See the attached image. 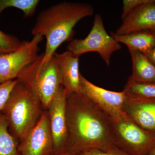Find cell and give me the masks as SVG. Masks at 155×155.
I'll return each mask as SVG.
<instances>
[{
  "label": "cell",
  "instance_id": "6da1fadb",
  "mask_svg": "<svg viewBox=\"0 0 155 155\" xmlns=\"http://www.w3.org/2000/svg\"><path fill=\"white\" fill-rule=\"evenodd\" d=\"M68 141L66 153L80 155L90 150L116 147L112 119L82 94H67Z\"/></svg>",
  "mask_w": 155,
  "mask_h": 155
},
{
  "label": "cell",
  "instance_id": "7a4b0ae2",
  "mask_svg": "<svg viewBox=\"0 0 155 155\" xmlns=\"http://www.w3.org/2000/svg\"><path fill=\"white\" fill-rule=\"evenodd\" d=\"M94 12L93 7L89 4L72 2H63L41 11L31 34L33 36H45L46 39L42 63L49 61L57 49L71 38L78 22L92 16Z\"/></svg>",
  "mask_w": 155,
  "mask_h": 155
},
{
  "label": "cell",
  "instance_id": "3957f363",
  "mask_svg": "<svg viewBox=\"0 0 155 155\" xmlns=\"http://www.w3.org/2000/svg\"><path fill=\"white\" fill-rule=\"evenodd\" d=\"M45 110L38 97L18 81L2 113L9 131L19 143L36 125Z\"/></svg>",
  "mask_w": 155,
  "mask_h": 155
},
{
  "label": "cell",
  "instance_id": "277c9868",
  "mask_svg": "<svg viewBox=\"0 0 155 155\" xmlns=\"http://www.w3.org/2000/svg\"><path fill=\"white\" fill-rule=\"evenodd\" d=\"M43 54L24 68L17 79L30 89L40 101L45 110L61 86V77L54 56L47 63L42 62Z\"/></svg>",
  "mask_w": 155,
  "mask_h": 155
},
{
  "label": "cell",
  "instance_id": "5b68a950",
  "mask_svg": "<svg viewBox=\"0 0 155 155\" xmlns=\"http://www.w3.org/2000/svg\"><path fill=\"white\" fill-rule=\"evenodd\" d=\"M115 145L128 155H146L155 146V134L142 128L124 113L112 119Z\"/></svg>",
  "mask_w": 155,
  "mask_h": 155
},
{
  "label": "cell",
  "instance_id": "8992f818",
  "mask_svg": "<svg viewBox=\"0 0 155 155\" xmlns=\"http://www.w3.org/2000/svg\"><path fill=\"white\" fill-rule=\"evenodd\" d=\"M67 50L80 57L85 53L97 52L107 66L110 64L111 58L115 52L121 49V46L106 31L101 16L96 14L93 24L88 35L84 39L73 40L67 45Z\"/></svg>",
  "mask_w": 155,
  "mask_h": 155
},
{
  "label": "cell",
  "instance_id": "52a82bcc",
  "mask_svg": "<svg viewBox=\"0 0 155 155\" xmlns=\"http://www.w3.org/2000/svg\"><path fill=\"white\" fill-rule=\"evenodd\" d=\"M43 38L40 35H34L18 49L0 56V84L17 79L21 71L36 60Z\"/></svg>",
  "mask_w": 155,
  "mask_h": 155
},
{
  "label": "cell",
  "instance_id": "ba28073f",
  "mask_svg": "<svg viewBox=\"0 0 155 155\" xmlns=\"http://www.w3.org/2000/svg\"><path fill=\"white\" fill-rule=\"evenodd\" d=\"M66 102L67 93L61 85L47 110L54 142V155L67 152L68 129Z\"/></svg>",
  "mask_w": 155,
  "mask_h": 155
},
{
  "label": "cell",
  "instance_id": "9c48e42d",
  "mask_svg": "<svg viewBox=\"0 0 155 155\" xmlns=\"http://www.w3.org/2000/svg\"><path fill=\"white\" fill-rule=\"evenodd\" d=\"M81 94L91 101L112 119L121 116L127 96L124 91H111L95 85L80 76Z\"/></svg>",
  "mask_w": 155,
  "mask_h": 155
},
{
  "label": "cell",
  "instance_id": "30bf717a",
  "mask_svg": "<svg viewBox=\"0 0 155 155\" xmlns=\"http://www.w3.org/2000/svg\"><path fill=\"white\" fill-rule=\"evenodd\" d=\"M22 155H54V142L47 110H45L34 127L19 143Z\"/></svg>",
  "mask_w": 155,
  "mask_h": 155
},
{
  "label": "cell",
  "instance_id": "8fae6325",
  "mask_svg": "<svg viewBox=\"0 0 155 155\" xmlns=\"http://www.w3.org/2000/svg\"><path fill=\"white\" fill-rule=\"evenodd\" d=\"M122 19V24L114 32L117 35L155 30V0L138 6Z\"/></svg>",
  "mask_w": 155,
  "mask_h": 155
},
{
  "label": "cell",
  "instance_id": "7c38bea8",
  "mask_svg": "<svg viewBox=\"0 0 155 155\" xmlns=\"http://www.w3.org/2000/svg\"><path fill=\"white\" fill-rule=\"evenodd\" d=\"M122 111L137 125L155 134V98L127 97Z\"/></svg>",
  "mask_w": 155,
  "mask_h": 155
},
{
  "label": "cell",
  "instance_id": "4fadbf2b",
  "mask_svg": "<svg viewBox=\"0 0 155 155\" xmlns=\"http://www.w3.org/2000/svg\"><path fill=\"white\" fill-rule=\"evenodd\" d=\"M61 77V85L67 94H81L79 72V57L69 51L54 54Z\"/></svg>",
  "mask_w": 155,
  "mask_h": 155
},
{
  "label": "cell",
  "instance_id": "5bb4252c",
  "mask_svg": "<svg viewBox=\"0 0 155 155\" xmlns=\"http://www.w3.org/2000/svg\"><path fill=\"white\" fill-rule=\"evenodd\" d=\"M132 62V74L128 80L135 82H155V66L143 53L129 49Z\"/></svg>",
  "mask_w": 155,
  "mask_h": 155
},
{
  "label": "cell",
  "instance_id": "9a60e30c",
  "mask_svg": "<svg viewBox=\"0 0 155 155\" xmlns=\"http://www.w3.org/2000/svg\"><path fill=\"white\" fill-rule=\"evenodd\" d=\"M110 35L119 43L126 45L128 50H136L143 54L155 47V31H139L121 35L111 32Z\"/></svg>",
  "mask_w": 155,
  "mask_h": 155
},
{
  "label": "cell",
  "instance_id": "2e32d148",
  "mask_svg": "<svg viewBox=\"0 0 155 155\" xmlns=\"http://www.w3.org/2000/svg\"><path fill=\"white\" fill-rule=\"evenodd\" d=\"M19 142L9 131L8 122L0 113V155H22Z\"/></svg>",
  "mask_w": 155,
  "mask_h": 155
},
{
  "label": "cell",
  "instance_id": "e0dca14e",
  "mask_svg": "<svg viewBox=\"0 0 155 155\" xmlns=\"http://www.w3.org/2000/svg\"><path fill=\"white\" fill-rule=\"evenodd\" d=\"M123 91L128 97L155 98V82L143 83L128 79Z\"/></svg>",
  "mask_w": 155,
  "mask_h": 155
},
{
  "label": "cell",
  "instance_id": "ac0fdd59",
  "mask_svg": "<svg viewBox=\"0 0 155 155\" xmlns=\"http://www.w3.org/2000/svg\"><path fill=\"white\" fill-rule=\"evenodd\" d=\"M38 0H0V15L4 10L14 8L21 10L25 17H30L35 12Z\"/></svg>",
  "mask_w": 155,
  "mask_h": 155
},
{
  "label": "cell",
  "instance_id": "d6986e66",
  "mask_svg": "<svg viewBox=\"0 0 155 155\" xmlns=\"http://www.w3.org/2000/svg\"><path fill=\"white\" fill-rule=\"evenodd\" d=\"M16 37L0 30V56L12 52L19 48L24 43Z\"/></svg>",
  "mask_w": 155,
  "mask_h": 155
},
{
  "label": "cell",
  "instance_id": "ffe728a7",
  "mask_svg": "<svg viewBox=\"0 0 155 155\" xmlns=\"http://www.w3.org/2000/svg\"><path fill=\"white\" fill-rule=\"evenodd\" d=\"M17 82V79H15L0 84V113L5 107L12 90Z\"/></svg>",
  "mask_w": 155,
  "mask_h": 155
},
{
  "label": "cell",
  "instance_id": "44dd1931",
  "mask_svg": "<svg viewBox=\"0 0 155 155\" xmlns=\"http://www.w3.org/2000/svg\"><path fill=\"white\" fill-rule=\"evenodd\" d=\"M150 0H124L122 2L123 8L121 19H123L134 9L142 4L149 2Z\"/></svg>",
  "mask_w": 155,
  "mask_h": 155
},
{
  "label": "cell",
  "instance_id": "7402d4cb",
  "mask_svg": "<svg viewBox=\"0 0 155 155\" xmlns=\"http://www.w3.org/2000/svg\"><path fill=\"white\" fill-rule=\"evenodd\" d=\"M78 155H128L116 146L107 150L93 149Z\"/></svg>",
  "mask_w": 155,
  "mask_h": 155
},
{
  "label": "cell",
  "instance_id": "603a6c76",
  "mask_svg": "<svg viewBox=\"0 0 155 155\" xmlns=\"http://www.w3.org/2000/svg\"><path fill=\"white\" fill-rule=\"evenodd\" d=\"M155 66V47L147 52L143 54Z\"/></svg>",
  "mask_w": 155,
  "mask_h": 155
},
{
  "label": "cell",
  "instance_id": "cb8c5ba5",
  "mask_svg": "<svg viewBox=\"0 0 155 155\" xmlns=\"http://www.w3.org/2000/svg\"><path fill=\"white\" fill-rule=\"evenodd\" d=\"M146 155H155V146Z\"/></svg>",
  "mask_w": 155,
  "mask_h": 155
},
{
  "label": "cell",
  "instance_id": "d4e9b609",
  "mask_svg": "<svg viewBox=\"0 0 155 155\" xmlns=\"http://www.w3.org/2000/svg\"><path fill=\"white\" fill-rule=\"evenodd\" d=\"M58 155H78L76 154H74L70 153H64L61 154H59Z\"/></svg>",
  "mask_w": 155,
  "mask_h": 155
},
{
  "label": "cell",
  "instance_id": "484cf974",
  "mask_svg": "<svg viewBox=\"0 0 155 155\" xmlns=\"http://www.w3.org/2000/svg\"><path fill=\"white\" fill-rule=\"evenodd\" d=\"M154 31H155V30H154Z\"/></svg>",
  "mask_w": 155,
  "mask_h": 155
}]
</instances>
